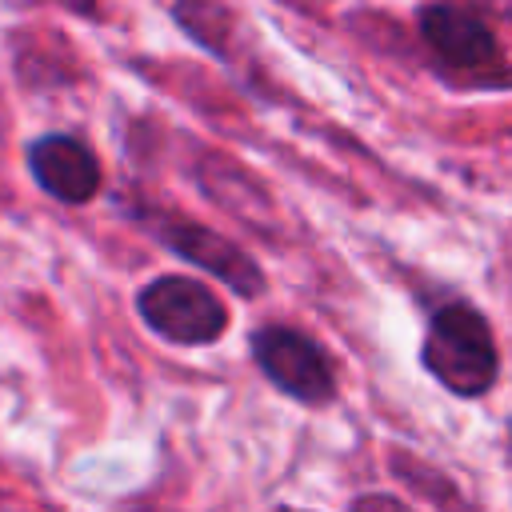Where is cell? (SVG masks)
Returning <instances> with one entry per match:
<instances>
[{
  "label": "cell",
  "mask_w": 512,
  "mask_h": 512,
  "mask_svg": "<svg viewBox=\"0 0 512 512\" xmlns=\"http://www.w3.org/2000/svg\"><path fill=\"white\" fill-rule=\"evenodd\" d=\"M420 360L456 396H484L500 372L492 328L472 304H444L428 320Z\"/></svg>",
  "instance_id": "1"
},
{
  "label": "cell",
  "mask_w": 512,
  "mask_h": 512,
  "mask_svg": "<svg viewBox=\"0 0 512 512\" xmlns=\"http://www.w3.org/2000/svg\"><path fill=\"white\" fill-rule=\"evenodd\" d=\"M136 312L160 340L184 344V348L212 344L228 328L224 300L208 284H200L192 276H160V280H152L148 288H140Z\"/></svg>",
  "instance_id": "2"
},
{
  "label": "cell",
  "mask_w": 512,
  "mask_h": 512,
  "mask_svg": "<svg viewBox=\"0 0 512 512\" xmlns=\"http://www.w3.org/2000/svg\"><path fill=\"white\" fill-rule=\"evenodd\" d=\"M252 356H256L260 372L280 392H288L292 400L320 404V400H332V392H336V376H332L328 352L312 336H304L300 328L264 324L252 336Z\"/></svg>",
  "instance_id": "3"
},
{
  "label": "cell",
  "mask_w": 512,
  "mask_h": 512,
  "mask_svg": "<svg viewBox=\"0 0 512 512\" xmlns=\"http://www.w3.org/2000/svg\"><path fill=\"white\" fill-rule=\"evenodd\" d=\"M140 224L160 240L168 244L176 256L208 268L216 280H224L228 288H236L240 296H256L264 288V272L252 264V256H244L228 236L196 224V220H184V216H172V212H140Z\"/></svg>",
  "instance_id": "4"
},
{
  "label": "cell",
  "mask_w": 512,
  "mask_h": 512,
  "mask_svg": "<svg viewBox=\"0 0 512 512\" xmlns=\"http://www.w3.org/2000/svg\"><path fill=\"white\" fill-rule=\"evenodd\" d=\"M28 172L60 204H88L100 192V160L76 136L52 132L28 144Z\"/></svg>",
  "instance_id": "5"
},
{
  "label": "cell",
  "mask_w": 512,
  "mask_h": 512,
  "mask_svg": "<svg viewBox=\"0 0 512 512\" xmlns=\"http://www.w3.org/2000/svg\"><path fill=\"white\" fill-rule=\"evenodd\" d=\"M420 36L448 68L484 72L500 60V48H496V36L488 32V24L464 8H452V4L420 8Z\"/></svg>",
  "instance_id": "6"
},
{
  "label": "cell",
  "mask_w": 512,
  "mask_h": 512,
  "mask_svg": "<svg viewBox=\"0 0 512 512\" xmlns=\"http://www.w3.org/2000/svg\"><path fill=\"white\" fill-rule=\"evenodd\" d=\"M60 4H68V8H76V12H92V0H60Z\"/></svg>",
  "instance_id": "7"
}]
</instances>
